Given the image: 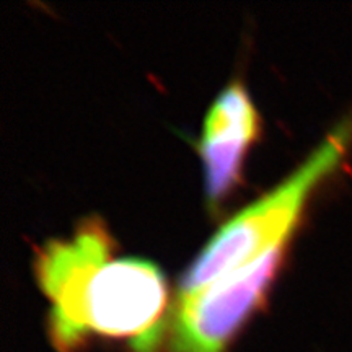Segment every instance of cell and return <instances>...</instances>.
I'll list each match as a JSON object with an SVG mask.
<instances>
[{
    "label": "cell",
    "mask_w": 352,
    "mask_h": 352,
    "mask_svg": "<svg viewBox=\"0 0 352 352\" xmlns=\"http://www.w3.org/2000/svg\"><path fill=\"white\" fill-rule=\"evenodd\" d=\"M39 285L51 300V337L61 352L90 335L129 339L155 352L165 331L167 281L153 263L111 258L101 223L86 222L70 238L52 240L36 259Z\"/></svg>",
    "instance_id": "1"
},
{
    "label": "cell",
    "mask_w": 352,
    "mask_h": 352,
    "mask_svg": "<svg viewBox=\"0 0 352 352\" xmlns=\"http://www.w3.org/2000/svg\"><path fill=\"white\" fill-rule=\"evenodd\" d=\"M352 142V114L342 119L284 183L228 220L187 268L180 295L193 294L284 245L310 193L336 170Z\"/></svg>",
    "instance_id": "2"
},
{
    "label": "cell",
    "mask_w": 352,
    "mask_h": 352,
    "mask_svg": "<svg viewBox=\"0 0 352 352\" xmlns=\"http://www.w3.org/2000/svg\"><path fill=\"white\" fill-rule=\"evenodd\" d=\"M282 246H274L193 294L180 295L171 326L173 352L225 351L271 284Z\"/></svg>",
    "instance_id": "3"
},
{
    "label": "cell",
    "mask_w": 352,
    "mask_h": 352,
    "mask_svg": "<svg viewBox=\"0 0 352 352\" xmlns=\"http://www.w3.org/2000/svg\"><path fill=\"white\" fill-rule=\"evenodd\" d=\"M259 117L245 86L233 82L209 109L199 153L205 170V191L212 207L236 184L250 144L258 135Z\"/></svg>",
    "instance_id": "4"
}]
</instances>
